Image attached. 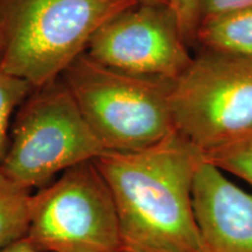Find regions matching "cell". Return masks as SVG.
<instances>
[{"instance_id":"6da1fadb","label":"cell","mask_w":252,"mask_h":252,"mask_svg":"<svg viewBox=\"0 0 252 252\" xmlns=\"http://www.w3.org/2000/svg\"><path fill=\"white\" fill-rule=\"evenodd\" d=\"M203 154L180 134L133 152L94 159L111 191L123 251L202 252L193 184Z\"/></svg>"},{"instance_id":"7a4b0ae2","label":"cell","mask_w":252,"mask_h":252,"mask_svg":"<svg viewBox=\"0 0 252 252\" xmlns=\"http://www.w3.org/2000/svg\"><path fill=\"white\" fill-rule=\"evenodd\" d=\"M135 0H0V69L40 88L86 53L97 30Z\"/></svg>"},{"instance_id":"3957f363","label":"cell","mask_w":252,"mask_h":252,"mask_svg":"<svg viewBox=\"0 0 252 252\" xmlns=\"http://www.w3.org/2000/svg\"><path fill=\"white\" fill-rule=\"evenodd\" d=\"M60 77L105 151L144 150L175 132L169 110L174 81L116 70L86 53Z\"/></svg>"},{"instance_id":"277c9868","label":"cell","mask_w":252,"mask_h":252,"mask_svg":"<svg viewBox=\"0 0 252 252\" xmlns=\"http://www.w3.org/2000/svg\"><path fill=\"white\" fill-rule=\"evenodd\" d=\"M105 152L61 77L19 106L0 165L24 188H43L71 167Z\"/></svg>"},{"instance_id":"5b68a950","label":"cell","mask_w":252,"mask_h":252,"mask_svg":"<svg viewBox=\"0 0 252 252\" xmlns=\"http://www.w3.org/2000/svg\"><path fill=\"white\" fill-rule=\"evenodd\" d=\"M174 130L203 156L252 131V60L206 49L173 82Z\"/></svg>"},{"instance_id":"8992f818","label":"cell","mask_w":252,"mask_h":252,"mask_svg":"<svg viewBox=\"0 0 252 252\" xmlns=\"http://www.w3.org/2000/svg\"><path fill=\"white\" fill-rule=\"evenodd\" d=\"M28 237L48 252H122L115 201L94 161L76 165L32 198Z\"/></svg>"},{"instance_id":"52a82bcc","label":"cell","mask_w":252,"mask_h":252,"mask_svg":"<svg viewBox=\"0 0 252 252\" xmlns=\"http://www.w3.org/2000/svg\"><path fill=\"white\" fill-rule=\"evenodd\" d=\"M86 54L116 70L169 81H175L193 61L171 6L143 2L102 25Z\"/></svg>"},{"instance_id":"ba28073f","label":"cell","mask_w":252,"mask_h":252,"mask_svg":"<svg viewBox=\"0 0 252 252\" xmlns=\"http://www.w3.org/2000/svg\"><path fill=\"white\" fill-rule=\"evenodd\" d=\"M193 208L202 252H252V194L206 159L194 178Z\"/></svg>"},{"instance_id":"9c48e42d","label":"cell","mask_w":252,"mask_h":252,"mask_svg":"<svg viewBox=\"0 0 252 252\" xmlns=\"http://www.w3.org/2000/svg\"><path fill=\"white\" fill-rule=\"evenodd\" d=\"M195 40L206 49L252 60V5L204 19L198 25Z\"/></svg>"},{"instance_id":"30bf717a","label":"cell","mask_w":252,"mask_h":252,"mask_svg":"<svg viewBox=\"0 0 252 252\" xmlns=\"http://www.w3.org/2000/svg\"><path fill=\"white\" fill-rule=\"evenodd\" d=\"M32 198L31 190L9 178L0 165V250L27 235Z\"/></svg>"},{"instance_id":"8fae6325","label":"cell","mask_w":252,"mask_h":252,"mask_svg":"<svg viewBox=\"0 0 252 252\" xmlns=\"http://www.w3.org/2000/svg\"><path fill=\"white\" fill-rule=\"evenodd\" d=\"M203 157L222 172L237 176L252 187V131Z\"/></svg>"},{"instance_id":"7c38bea8","label":"cell","mask_w":252,"mask_h":252,"mask_svg":"<svg viewBox=\"0 0 252 252\" xmlns=\"http://www.w3.org/2000/svg\"><path fill=\"white\" fill-rule=\"evenodd\" d=\"M34 89L27 81L0 69V160L8 146L12 117Z\"/></svg>"},{"instance_id":"4fadbf2b","label":"cell","mask_w":252,"mask_h":252,"mask_svg":"<svg viewBox=\"0 0 252 252\" xmlns=\"http://www.w3.org/2000/svg\"><path fill=\"white\" fill-rule=\"evenodd\" d=\"M186 42L195 41L200 25V0H169Z\"/></svg>"},{"instance_id":"5bb4252c","label":"cell","mask_w":252,"mask_h":252,"mask_svg":"<svg viewBox=\"0 0 252 252\" xmlns=\"http://www.w3.org/2000/svg\"><path fill=\"white\" fill-rule=\"evenodd\" d=\"M252 5V0H200V23L209 19Z\"/></svg>"},{"instance_id":"9a60e30c","label":"cell","mask_w":252,"mask_h":252,"mask_svg":"<svg viewBox=\"0 0 252 252\" xmlns=\"http://www.w3.org/2000/svg\"><path fill=\"white\" fill-rule=\"evenodd\" d=\"M0 252H48L40 249L37 245H35L30 238L25 237L18 239V241L13 242V243L8 244L7 247L2 248Z\"/></svg>"},{"instance_id":"2e32d148","label":"cell","mask_w":252,"mask_h":252,"mask_svg":"<svg viewBox=\"0 0 252 252\" xmlns=\"http://www.w3.org/2000/svg\"><path fill=\"white\" fill-rule=\"evenodd\" d=\"M135 1L152 5H169V0H135Z\"/></svg>"},{"instance_id":"e0dca14e","label":"cell","mask_w":252,"mask_h":252,"mask_svg":"<svg viewBox=\"0 0 252 252\" xmlns=\"http://www.w3.org/2000/svg\"><path fill=\"white\" fill-rule=\"evenodd\" d=\"M2 45H4V36H2V26H1V20H0V56H1V52H2Z\"/></svg>"},{"instance_id":"ac0fdd59","label":"cell","mask_w":252,"mask_h":252,"mask_svg":"<svg viewBox=\"0 0 252 252\" xmlns=\"http://www.w3.org/2000/svg\"><path fill=\"white\" fill-rule=\"evenodd\" d=\"M122 252H135V251H122Z\"/></svg>"}]
</instances>
